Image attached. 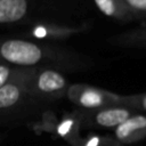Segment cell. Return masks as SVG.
Listing matches in <instances>:
<instances>
[{
	"mask_svg": "<svg viewBox=\"0 0 146 146\" xmlns=\"http://www.w3.org/2000/svg\"><path fill=\"white\" fill-rule=\"evenodd\" d=\"M14 71H15V67L0 63V87H2L8 81V79L11 76Z\"/></svg>",
	"mask_w": 146,
	"mask_h": 146,
	"instance_id": "9a60e30c",
	"label": "cell"
},
{
	"mask_svg": "<svg viewBox=\"0 0 146 146\" xmlns=\"http://www.w3.org/2000/svg\"><path fill=\"white\" fill-rule=\"evenodd\" d=\"M108 42L120 48L146 49V23L111 36Z\"/></svg>",
	"mask_w": 146,
	"mask_h": 146,
	"instance_id": "30bf717a",
	"label": "cell"
},
{
	"mask_svg": "<svg viewBox=\"0 0 146 146\" xmlns=\"http://www.w3.org/2000/svg\"><path fill=\"white\" fill-rule=\"evenodd\" d=\"M35 67H15L8 81L0 87V110L16 106L25 95Z\"/></svg>",
	"mask_w": 146,
	"mask_h": 146,
	"instance_id": "52a82bcc",
	"label": "cell"
},
{
	"mask_svg": "<svg viewBox=\"0 0 146 146\" xmlns=\"http://www.w3.org/2000/svg\"><path fill=\"white\" fill-rule=\"evenodd\" d=\"M88 0H0V26H26L49 19H83Z\"/></svg>",
	"mask_w": 146,
	"mask_h": 146,
	"instance_id": "7a4b0ae2",
	"label": "cell"
},
{
	"mask_svg": "<svg viewBox=\"0 0 146 146\" xmlns=\"http://www.w3.org/2000/svg\"><path fill=\"white\" fill-rule=\"evenodd\" d=\"M135 113L137 112L124 105H112L97 110H82L78 112L82 127L113 130Z\"/></svg>",
	"mask_w": 146,
	"mask_h": 146,
	"instance_id": "8992f818",
	"label": "cell"
},
{
	"mask_svg": "<svg viewBox=\"0 0 146 146\" xmlns=\"http://www.w3.org/2000/svg\"><path fill=\"white\" fill-rule=\"evenodd\" d=\"M91 26L92 21L90 18L49 19L35 22L26 26H23L21 34L23 38L55 43L86 33L91 29Z\"/></svg>",
	"mask_w": 146,
	"mask_h": 146,
	"instance_id": "3957f363",
	"label": "cell"
},
{
	"mask_svg": "<svg viewBox=\"0 0 146 146\" xmlns=\"http://www.w3.org/2000/svg\"><path fill=\"white\" fill-rule=\"evenodd\" d=\"M90 2L102 15L112 21L123 24L136 22L122 0H90Z\"/></svg>",
	"mask_w": 146,
	"mask_h": 146,
	"instance_id": "9c48e42d",
	"label": "cell"
},
{
	"mask_svg": "<svg viewBox=\"0 0 146 146\" xmlns=\"http://www.w3.org/2000/svg\"><path fill=\"white\" fill-rule=\"evenodd\" d=\"M81 127H82V124H81L79 114L76 112L75 114L67 115V116L63 117V120L59 121L57 123V125L54 128V132L57 136H59L60 138L66 139L73 146H76V144L81 139L80 135H79Z\"/></svg>",
	"mask_w": 146,
	"mask_h": 146,
	"instance_id": "8fae6325",
	"label": "cell"
},
{
	"mask_svg": "<svg viewBox=\"0 0 146 146\" xmlns=\"http://www.w3.org/2000/svg\"><path fill=\"white\" fill-rule=\"evenodd\" d=\"M0 63L16 67L75 68L84 65L83 58L55 43L36 41L27 38H0Z\"/></svg>",
	"mask_w": 146,
	"mask_h": 146,
	"instance_id": "6da1fadb",
	"label": "cell"
},
{
	"mask_svg": "<svg viewBox=\"0 0 146 146\" xmlns=\"http://www.w3.org/2000/svg\"><path fill=\"white\" fill-rule=\"evenodd\" d=\"M113 138L127 146L146 138V113H135L113 130Z\"/></svg>",
	"mask_w": 146,
	"mask_h": 146,
	"instance_id": "ba28073f",
	"label": "cell"
},
{
	"mask_svg": "<svg viewBox=\"0 0 146 146\" xmlns=\"http://www.w3.org/2000/svg\"><path fill=\"white\" fill-rule=\"evenodd\" d=\"M136 22L146 23V0H122Z\"/></svg>",
	"mask_w": 146,
	"mask_h": 146,
	"instance_id": "5bb4252c",
	"label": "cell"
},
{
	"mask_svg": "<svg viewBox=\"0 0 146 146\" xmlns=\"http://www.w3.org/2000/svg\"><path fill=\"white\" fill-rule=\"evenodd\" d=\"M66 96L73 104L86 111L121 105L122 102V95L83 83L70 84L66 90Z\"/></svg>",
	"mask_w": 146,
	"mask_h": 146,
	"instance_id": "277c9868",
	"label": "cell"
},
{
	"mask_svg": "<svg viewBox=\"0 0 146 146\" xmlns=\"http://www.w3.org/2000/svg\"><path fill=\"white\" fill-rule=\"evenodd\" d=\"M68 81L63 73L52 67H35L27 95L39 97H62L66 95Z\"/></svg>",
	"mask_w": 146,
	"mask_h": 146,
	"instance_id": "5b68a950",
	"label": "cell"
},
{
	"mask_svg": "<svg viewBox=\"0 0 146 146\" xmlns=\"http://www.w3.org/2000/svg\"><path fill=\"white\" fill-rule=\"evenodd\" d=\"M121 105L128 106L137 113H146V92L122 96Z\"/></svg>",
	"mask_w": 146,
	"mask_h": 146,
	"instance_id": "7c38bea8",
	"label": "cell"
},
{
	"mask_svg": "<svg viewBox=\"0 0 146 146\" xmlns=\"http://www.w3.org/2000/svg\"><path fill=\"white\" fill-rule=\"evenodd\" d=\"M76 146H121L114 138L108 136H88L81 138Z\"/></svg>",
	"mask_w": 146,
	"mask_h": 146,
	"instance_id": "4fadbf2b",
	"label": "cell"
}]
</instances>
